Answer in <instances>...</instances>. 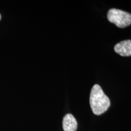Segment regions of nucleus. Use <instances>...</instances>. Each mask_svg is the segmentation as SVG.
I'll return each mask as SVG.
<instances>
[{
  "mask_svg": "<svg viewBox=\"0 0 131 131\" xmlns=\"http://www.w3.org/2000/svg\"><path fill=\"white\" fill-rule=\"evenodd\" d=\"M107 16L108 20L119 28H124L131 24V14L122 10L111 9Z\"/></svg>",
  "mask_w": 131,
  "mask_h": 131,
  "instance_id": "2",
  "label": "nucleus"
},
{
  "mask_svg": "<svg viewBox=\"0 0 131 131\" xmlns=\"http://www.w3.org/2000/svg\"><path fill=\"white\" fill-rule=\"evenodd\" d=\"M1 15H0V20H1Z\"/></svg>",
  "mask_w": 131,
  "mask_h": 131,
  "instance_id": "5",
  "label": "nucleus"
},
{
  "mask_svg": "<svg viewBox=\"0 0 131 131\" xmlns=\"http://www.w3.org/2000/svg\"><path fill=\"white\" fill-rule=\"evenodd\" d=\"M77 126V122L72 115L68 114L64 117L63 119L64 131H76Z\"/></svg>",
  "mask_w": 131,
  "mask_h": 131,
  "instance_id": "4",
  "label": "nucleus"
},
{
  "mask_svg": "<svg viewBox=\"0 0 131 131\" xmlns=\"http://www.w3.org/2000/svg\"><path fill=\"white\" fill-rule=\"evenodd\" d=\"M114 50L122 57L131 56V40H124L117 43L114 46Z\"/></svg>",
  "mask_w": 131,
  "mask_h": 131,
  "instance_id": "3",
  "label": "nucleus"
},
{
  "mask_svg": "<svg viewBox=\"0 0 131 131\" xmlns=\"http://www.w3.org/2000/svg\"><path fill=\"white\" fill-rule=\"evenodd\" d=\"M89 102L92 111L96 115L105 112L111 105L110 100L98 84H95L92 88Z\"/></svg>",
  "mask_w": 131,
  "mask_h": 131,
  "instance_id": "1",
  "label": "nucleus"
}]
</instances>
